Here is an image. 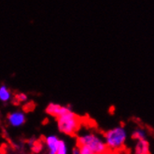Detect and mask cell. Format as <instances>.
<instances>
[{
  "label": "cell",
  "mask_w": 154,
  "mask_h": 154,
  "mask_svg": "<svg viewBox=\"0 0 154 154\" xmlns=\"http://www.w3.org/2000/svg\"><path fill=\"white\" fill-rule=\"evenodd\" d=\"M57 124L61 133L67 135H74L80 127L81 120L77 114L70 110L57 118Z\"/></svg>",
  "instance_id": "obj_1"
},
{
  "label": "cell",
  "mask_w": 154,
  "mask_h": 154,
  "mask_svg": "<svg viewBox=\"0 0 154 154\" xmlns=\"http://www.w3.org/2000/svg\"><path fill=\"white\" fill-rule=\"evenodd\" d=\"M127 133L122 126L112 128L105 134V143L108 149L119 150L125 144Z\"/></svg>",
  "instance_id": "obj_2"
},
{
  "label": "cell",
  "mask_w": 154,
  "mask_h": 154,
  "mask_svg": "<svg viewBox=\"0 0 154 154\" xmlns=\"http://www.w3.org/2000/svg\"><path fill=\"white\" fill-rule=\"evenodd\" d=\"M77 145H86L94 153H107L108 151L105 141L94 133L79 135L77 139Z\"/></svg>",
  "instance_id": "obj_3"
},
{
  "label": "cell",
  "mask_w": 154,
  "mask_h": 154,
  "mask_svg": "<svg viewBox=\"0 0 154 154\" xmlns=\"http://www.w3.org/2000/svg\"><path fill=\"white\" fill-rule=\"evenodd\" d=\"M71 109L68 106H65L59 104H55V103H51L48 105L47 108H46V112L51 116H54L57 119V118L61 117L62 115H64L67 112H69Z\"/></svg>",
  "instance_id": "obj_4"
},
{
  "label": "cell",
  "mask_w": 154,
  "mask_h": 154,
  "mask_svg": "<svg viewBox=\"0 0 154 154\" xmlns=\"http://www.w3.org/2000/svg\"><path fill=\"white\" fill-rule=\"evenodd\" d=\"M8 121L13 127H20L25 122V115L22 111H14L8 114Z\"/></svg>",
  "instance_id": "obj_5"
},
{
  "label": "cell",
  "mask_w": 154,
  "mask_h": 154,
  "mask_svg": "<svg viewBox=\"0 0 154 154\" xmlns=\"http://www.w3.org/2000/svg\"><path fill=\"white\" fill-rule=\"evenodd\" d=\"M134 154H150L149 150V143L146 140H137L134 147Z\"/></svg>",
  "instance_id": "obj_6"
},
{
  "label": "cell",
  "mask_w": 154,
  "mask_h": 154,
  "mask_svg": "<svg viewBox=\"0 0 154 154\" xmlns=\"http://www.w3.org/2000/svg\"><path fill=\"white\" fill-rule=\"evenodd\" d=\"M59 140L60 139L56 135H49L46 137V144L49 149V154H56Z\"/></svg>",
  "instance_id": "obj_7"
},
{
  "label": "cell",
  "mask_w": 154,
  "mask_h": 154,
  "mask_svg": "<svg viewBox=\"0 0 154 154\" xmlns=\"http://www.w3.org/2000/svg\"><path fill=\"white\" fill-rule=\"evenodd\" d=\"M11 97H12V94L10 89L6 85L0 86V101L3 103H7L11 100Z\"/></svg>",
  "instance_id": "obj_8"
},
{
  "label": "cell",
  "mask_w": 154,
  "mask_h": 154,
  "mask_svg": "<svg viewBox=\"0 0 154 154\" xmlns=\"http://www.w3.org/2000/svg\"><path fill=\"white\" fill-rule=\"evenodd\" d=\"M132 137L135 140H144L147 138V133L142 128H137L134 131Z\"/></svg>",
  "instance_id": "obj_9"
},
{
  "label": "cell",
  "mask_w": 154,
  "mask_h": 154,
  "mask_svg": "<svg viewBox=\"0 0 154 154\" xmlns=\"http://www.w3.org/2000/svg\"><path fill=\"white\" fill-rule=\"evenodd\" d=\"M67 152L68 151H67V147H66V142L63 140H59L56 154H67Z\"/></svg>",
  "instance_id": "obj_10"
},
{
  "label": "cell",
  "mask_w": 154,
  "mask_h": 154,
  "mask_svg": "<svg viewBox=\"0 0 154 154\" xmlns=\"http://www.w3.org/2000/svg\"><path fill=\"white\" fill-rule=\"evenodd\" d=\"M79 149V154H94V152L86 145H77Z\"/></svg>",
  "instance_id": "obj_11"
},
{
  "label": "cell",
  "mask_w": 154,
  "mask_h": 154,
  "mask_svg": "<svg viewBox=\"0 0 154 154\" xmlns=\"http://www.w3.org/2000/svg\"><path fill=\"white\" fill-rule=\"evenodd\" d=\"M33 149H34V150H35V152H39V151L42 149V145L37 142V143H35Z\"/></svg>",
  "instance_id": "obj_12"
},
{
  "label": "cell",
  "mask_w": 154,
  "mask_h": 154,
  "mask_svg": "<svg viewBox=\"0 0 154 154\" xmlns=\"http://www.w3.org/2000/svg\"><path fill=\"white\" fill-rule=\"evenodd\" d=\"M17 98H18V100H19L20 102H23V101L27 100V96L24 94H19L17 95Z\"/></svg>",
  "instance_id": "obj_13"
},
{
  "label": "cell",
  "mask_w": 154,
  "mask_h": 154,
  "mask_svg": "<svg viewBox=\"0 0 154 154\" xmlns=\"http://www.w3.org/2000/svg\"><path fill=\"white\" fill-rule=\"evenodd\" d=\"M72 154H79V149L78 146L73 149V150H72Z\"/></svg>",
  "instance_id": "obj_14"
},
{
  "label": "cell",
  "mask_w": 154,
  "mask_h": 154,
  "mask_svg": "<svg viewBox=\"0 0 154 154\" xmlns=\"http://www.w3.org/2000/svg\"><path fill=\"white\" fill-rule=\"evenodd\" d=\"M94 154H107V153H94Z\"/></svg>",
  "instance_id": "obj_15"
}]
</instances>
